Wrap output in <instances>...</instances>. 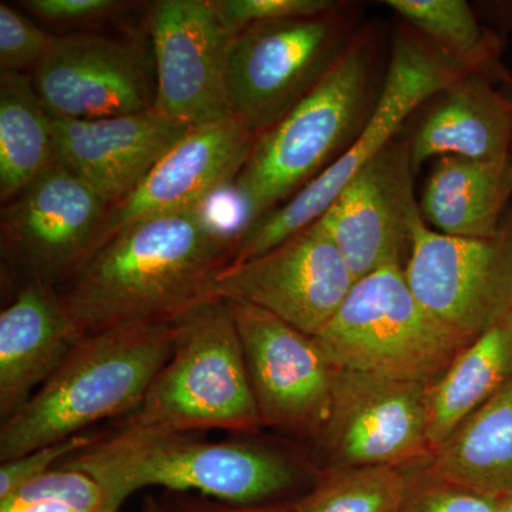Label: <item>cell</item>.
Wrapping results in <instances>:
<instances>
[{
	"label": "cell",
	"mask_w": 512,
	"mask_h": 512,
	"mask_svg": "<svg viewBox=\"0 0 512 512\" xmlns=\"http://www.w3.org/2000/svg\"><path fill=\"white\" fill-rule=\"evenodd\" d=\"M235 237L204 211L134 222L94 249L59 289L82 338L130 323H173L211 298Z\"/></svg>",
	"instance_id": "1"
},
{
	"label": "cell",
	"mask_w": 512,
	"mask_h": 512,
	"mask_svg": "<svg viewBox=\"0 0 512 512\" xmlns=\"http://www.w3.org/2000/svg\"><path fill=\"white\" fill-rule=\"evenodd\" d=\"M60 466L99 481L111 512L148 487L195 493L242 507H261L313 487L322 468L315 458L286 444L256 439L200 440L192 434L114 426Z\"/></svg>",
	"instance_id": "2"
},
{
	"label": "cell",
	"mask_w": 512,
	"mask_h": 512,
	"mask_svg": "<svg viewBox=\"0 0 512 512\" xmlns=\"http://www.w3.org/2000/svg\"><path fill=\"white\" fill-rule=\"evenodd\" d=\"M389 57L384 30L363 25L311 92L256 136L232 184L244 228L285 204L356 143L382 94Z\"/></svg>",
	"instance_id": "3"
},
{
	"label": "cell",
	"mask_w": 512,
	"mask_h": 512,
	"mask_svg": "<svg viewBox=\"0 0 512 512\" xmlns=\"http://www.w3.org/2000/svg\"><path fill=\"white\" fill-rule=\"evenodd\" d=\"M174 323H130L80 340L62 366L0 424V461L134 412L173 355Z\"/></svg>",
	"instance_id": "4"
},
{
	"label": "cell",
	"mask_w": 512,
	"mask_h": 512,
	"mask_svg": "<svg viewBox=\"0 0 512 512\" xmlns=\"http://www.w3.org/2000/svg\"><path fill=\"white\" fill-rule=\"evenodd\" d=\"M173 323V355L140 406L116 426L160 433L258 434L262 423L228 303L205 299Z\"/></svg>",
	"instance_id": "5"
},
{
	"label": "cell",
	"mask_w": 512,
	"mask_h": 512,
	"mask_svg": "<svg viewBox=\"0 0 512 512\" xmlns=\"http://www.w3.org/2000/svg\"><path fill=\"white\" fill-rule=\"evenodd\" d=\"M315 338L336 369L423 384L468 345L417 299L402 265L357 279Z\"/></svg>",
	"instance_id": "6"
},
{
	"label": "cell",
	"mask_w": 512,
	"mask_h": 512,
	"mask_svg": "<svg viewBox=\"0 0 512 512\" xmlns=\"http://www.w3.org/2000/svg\"><path fill=\"white\" fill-rule=\"evenodd\" d=\"M464 72L444 59L400 20L390 36V57L380 99L356 143L319 177L261 220L242 228L231 264L264 254L299 234L332 207L343 188L393 138L421 106Z\"/></svg>",
	"instance_id": "7"
},
{
	"label": "cell",
	"mask_w": 512,
	"mask_h": 512,
	"mask_svg": "<svg viewBox=\"0 0 512 512\" xmlns=\"http://www.w3.org/2000/svg\"><path fill=\"white\" fill-rule=\"evenodd\" d=\"M360 2L306 18L259 23L229 40L225 84L231 116L258 136L278 123L338 62L363 23Z\"/></svg>",
	"instance_id": "8"
},
{
	"label": "cell",
	"mask_w": 512,
	"mask_h": 512,
	"mask_svg": "<svg viewBox=\"0 0 512 512\" xmlns=\"http://www.w3.org/2000/svg\"><path fill=\"white\" fill-rule=\"evenodd\" d=\"M404 275L440 322L473 342L512 315V214L484 238L448 237L419 222Z\"/></svg>",
	"instance_id": "9"
},
{
	"label": "cell",
	"mask_w": 512,
	"mask_h": 512,
	"mask_svg": "<svg viewBox=\"0 0 512 512\" xmlns=\"http://www.w3.org/2000/svg\"><path fill=\"white\" fill-rule=\"evenodd\" d=\"M225 302L241 338L262 427L315 444L332 413L338 369L315 336L255 306Z\"/></svg>",
	"instance_id": "10"
},
{
	"label": "cell",
	"mask_w": 512,
	"mask_h": 512,
	"mask_svg": "<svg viewBox=\"0 0 512 512\" xmlns=\"http://www.w3.org/2000/svg\"><path fill=\"white\" fill-rule=\"evenodd\" d=\"M431 386L338 369L332 413L315 441L318 466L325 471L426 461Z\"/></svg>",
	"instance_id": "11"
},
{
	"label": "cell",
	"mask_w": 512,
	"mask_h": 512,
	"mask_svg": "<svg viewBox=\"0 0 512 512\" xmlns=\"http://www.w3.org/2000/svg\"><path fill=\"white\" fill-rule=\"evenodd\" d=\"M55 120H96L154 110L153 46L133 36L74 33L55 37L32 73Z\"/></svg>",
	"instance_id": "12"
},
{
	"label": "cell",
	"mask_w": 512,
	"mask_h": 512,
	"mask_svg": "<svg viewBox=\"0 0 512 512\" xmlns=\"http://www.w3.org/2000/svg\"><path fill=\"white\" fill-rule=\"evenodd\" d=\"M355 282L328 229L316 221L264 254L225 266L211 298L247 303L318 336Z\"/></svg>",
	"instance_id": "13"
},
{
	"label": "cell",
	"mask_w": 512,
	"mask_h": 512,
	"mask_svg": "<svg viewBox=\"0 0 512 512\" xmlns=\"http://www.w3.org/2000/svg\"><path fill=\"white\" fill-rule=\"evenodd\" d=\"M107 211L103 198L57 160L3 208V255L22 282L57 291L93 251Z\"/></svg>",
	"instance_id": "14"
},
{
	"label": "cell",
	"mask_w": 512,
	"mask_h": 512,
	"mask_svg": "<svg viewBox=\"0 0 512 512\" xmlns=\"http://www.w3.org/2000/svg\"><path fill=\"white\" fill-rule=\"evenodd\" d=\"M161 116L194 127L231 117L225 67L231 32L215 0H160L148 15Z\"/></svg>",
	"instance_id": "15"
},
{
	"label": "cell",
	"mask_w": 512,
	"mask_h": 512,
	"mask_svg": "<svg viewBox=\"0 0 512 512\" xmlns=\"http://www.w3.org/2000/svg\"><path fill=\"white\" fill-rule=\"evenodd\" d=\"M410 137L397 136L349 181L320 222L355 279L406 264L421 217Z\"/></svg>",
	"instance_id": "16"
},
{
	"label": "cell",
	"mask_w": 512,
	"mask_h": 512,
	"mask_svg": "<svg viewBox=\"0 0 512 512\" xmlns=\"http://www.w3.org/2000/svg\"><path fill=\"white\" fill-rule=\"evenodd\" d=\"M255 140V134L232 116L190 127L143 183L109 208L93 251L134 222L202 210L212 195L232 187Z\"/></svg>",
	"instance_id": "17"
},
{
	"label": "cell",
	"mask_w": 512,
	"mask_h": 512,
	"mask_svg": "<svg viewBox=\"0 0 512 512\" xmlns=\"http://www.w3.org/2000/svg\"><path fill=\"white\" fill-rule=\"evenodd\" d=\"M57 160L103 198L126 200L190 127L156 110L96 120H55Z\"/></svg>",
	"instance_id": "18"
},
{
	"label": "cell",
	"mask_w": 512,
	"mask_h": 512,
	"mask_svg": "<svg viewBox=\"0 0 512 512\" xmlns=\"http://www.w3.org/2000/svg\"><path fill=\"white\" fill-rule=\"evenodd\" d=\"M82 339L55 288L22 282L0 312V420L28 402Z\"/></svg>",
	"instance_id": "19"
},
{
	"label": "cell",
	"mask_w": 512,
	"mask_h": 512,
	"mask_svg": "<svg viewBox=\"0 0 512 512\" xmlns=\"http://www.w3.org/2000/svg\"><path fill=\"white\" fill-rule=\"evenodd\" d=\"M410 150L416 171L433 157L511 158L512 111L494 80L467 73L431 97L410 136Z\"/></svg>",
	"instance_id": "20"
},
{
	"label": "cell",
	"mask_w": 512,
	"mask_h": 512,
	"mask_svg": "<svg viewBox=\"0 0 512 512\" xmlns=\"http://www.w3.org/2000/svg\"><path fill=\"white\" fill-rule=\"evenodd\" d=\"M511 195V158L440 157L421 197V217L448 237H490L500 228Z\"/></svg>",
	"instance_id": "21"
},
{
	"label": "cell",
	"mask_w": 512,
	"mask_h": 512,
	"mask_svg": "<svg viewBox=\"0 0 512 512\" xmlns=\"http://www.w3.org/2000/svg\"><path fill=\"white\" fill-rule=\"evenodd\" d=\"M420 470L495 500L512 497V379L423 461Z\"/></svg>",
	"instance_id": "22"
},
{
	"label": "cell",
	"mask_w": 512,
	"mask_h": 512,
	"mask_svg": "<svg viewBox=\"0 0 512 512\" xmlns=\"http://www.w3.org/2000/svg\"><path fill=\"white\" fill-rule=\"evenodd\" d=\"M512 379V315L485 330L454 357L431 386L429 444L433 454Z\"/></svg>",
	"instance_id": "23"
},
{
	"label": "cell",
	"mask_w": 512,
	"mask_h": 512,
	"mask_svg": "<svg viewBox=\"0 0 512 512\" xmlns=\"http://www.w3.org/2000/svg\"><path fill=\"white\" fill-rule=\"evenodd\" d=\"M57 161L55 119L32 74L0 73V198L12 201Z\"/></svg>",
	"instance_id": "24"
},
{
	"label": "cell",
	"mask_w": 512,
	"mask_h": 512,
	"mask_svg": "<svg viewBox=\"0 0 512 512\" xmlns=\"http://www.w3.org/2000/svg\"><path fill=\"white\" fill-rule=\"evenodd\" d=\"M444 59L466 72L485 73L494 80L501 66V37L481 22L466 0H384Z\"/></svg>",
	"instance_id": "25"
},
{
	"label": "cell",
	"mask_w": 512,
	"mask_h": 512,
	"mask_svg": "<svg viewBox=\"0 0 512 512\" xmlns=\"http://www.w3.org/2000/svg\"><path fill=\"white\" fill-rule=\"evenodd\" d=\"M413 478L407 466L325 470L291 512H403Z\"/></svg>",
	"instance_id": "26"
},
{
	"label": "cell",
	"mask_w": 512,
	"mask_h": 512,
	"mask_svg": "<svg viewBox=\"0 0 512 512\" xmlns=\"http://www.w3.org/2000/svg\"><path fill=\"white\" fill-rule=\"evenodd\" d=\"M0 512H111L99 481L77 468L57 466L0 501Z\"/></svg>",
	"instance_id": "27"
},
{
	"label": "cell",
	"mask_w": 512,
	"mask_h": 512,
	"mask_svg": "<svg viewBox=\"0 0 512 512\" xmlns=\"http://www.w3.org/2000/svg\"><path fill=\"white\" fill-rule=\"evenodd\" d=\"M55 36L8 3H0V73L35 72Z\"/></svg>",
	"instance_id": "28"
},
{
	"label": "cell",
	"mask_w": 512,
	"mask_h": 512,
	"mask_svg": "<svg viewBox=\"0 0 512 512\" xmlns=\"http://www.w3.org/2000/svg\"><path fill=\"white\" fill-rule=\"evenodd\" d=\"M231 35L259 23L320 15L340 0H215Z\"/></svg>",
	"instance_id": "29"
},
{
	"label": "cell",
	"mask_w": 512,
	"mask_h": 512,
	"mask_svg": "<svg viewBox=\"0 0 512 512\" xmlns=\"http://www.w3.org/2000/svg\"><path fill=\"white\" fill-rule=\"evenodd\" d=\"M97 434L99 431H87L72 439L37 448L12 460L0 461V501L6 500L29 481L49 473L73 454L90 446Z\"/></svg>",
	"instance_id": "30"
},
{
	"label": "cell",
	"mask_w": 512,
	"mask_h": 512,
	"mask_svg": "<svg viewBox=\"0 0 512 512\" xmlns=\"http://www.w3.org/2000/svg\"><path fill=\"white\" fill-rule=\"evenodd\" d=\"M498 500L426 476L414 473L412 490L403 512H497Z\"/></svg>",
	"instance_id": "31"
},
{
	"label": "cell",
	"mask_w": 512,
	"mask_h": 512,
	"mask_svg": "<svg viewBox=\"0 0 512 512\" xmlns=\"http://www.w3.org/2000/svg\"><path fill=\"white\" fill-rule=\"evenodd\" d=\"M37 19L57 26H89L119 15L128 3L117 0H23Z\"/></svg>",
	"instance_id": "32"
},
{
	"label": "cell",
	"mask_w": 512,
	"mask_h": 512,
	"mask_svg": "<svg viewBox=\"0 0 512 512\" xmlns=\"http://www.w3.org/2000/svg\"><path fill=\"white\" fill-rule=\"evenodd\" d=\"M478 18L495 33L511 35L512 39V0H487L473 3Z\"/></svg>",
	"instance_id": "33"
},
{
	"label": "cell",
	"mask_w": 512,
	"mask_h": 512,
	"mask_svg": "<svg viewBox=\"0 0 512 512\" xmlns=\"http://www.w3.org/2000/svg\"><path fill=\"white\" fill-rule=\"evenodd\" d=\"M177 512H272L262 511L259 507H242V505H232L221 503V501L212 500V498H181L175 504Z\"/></svg>",
	"instance_id": "34"
},
{
	"label": "cell",
	"mask_w": 512,
	"mask_h": 512,
	"mask_svg": "<svg viewBox=\"0 0 512 512\" xmlns=\"http://www.w3.org/2000/svg\"><path fill=\"white\" fill-rule=\"evenodd\" d=\"M494 83L495 86L498 87V90H500V93L503 94L504 99L507 100L508 106H510L512 111V70L505 67L504 64H501L494 74Z\"/></svg>",
	"instance_id": "35"
},
{
	"label": "cell",
	"mask_w": 512,
	"mask_h": 512,
	"mask_svg": "<svg viewBox=\"0 0 512 512\" xmlns=\"http://www.w3.org/2000/svg\"><path fill=\"white\" fill-rule=\"evenodd\" d=\"M497 512H512V497L503 498V500H498Z\"/></svg>",
	"instance_id": "36"
},
{
	"label": "cell",
	"mask_w": 512,
	"mask_h": 512,
	"mask_svg": "<svg viewBox=\"0 0 512 512\" xmlns=\"http://www.w3.org/2000/svg\"><path fill=\"white\" fill-rule=\"evenodd\" d=\"M151 511H153V512H157V510H151Z\"/></svg>",
	"instance_id": "37"
},
{
	"label": "cell",
	"mask_w": 512,
	"mask_h": 512,
	"mask_svg": "<svg viewBox=\"0 0 512 512\" xmlns=\"http://www.w3.org/2000/svg\"><path fill=\"white\" fill-rule=\"evenodd\" d=\"M512 40V39H511Z\"/></svg>",
	"instance_id": "38"
}]
</instances>
